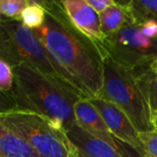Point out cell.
Returning <instances> with one entry per match:
<instances>
[{
	"instance_id": "cell-3",
	"label": "cell",
	"mask_w": 157,
	"mask_h": 157,
	"mask_svg": "<svg viewBox=\"0 0 157 157\" xmlns=\"http://www.w3.org/2000/svg\"><path fill=\"white\" fill-rule=\"evenodd\" d=\"M0 124L25 139L40 157H79L66 131L41 115L12 109L0 113Z\"/></svg>"
},
{
	"instance_id": "cell-8",
	"label": "cell",
	"mask_w": 157,
	"mask_h": 157,
	"mask_svg": "<svg viewBox=\"0 0 157 157\" xmlns=\"http://www.w3.org/2000/svg\"><path fill=\"white\" fill-rule=\"evenodd\" d=\"M66 134L79 154L85 157H144L132 146H116L92 135L76 123L66 131Z\"/></svg>"
},
{
	"instance_id": "cell-16",
	"label": "cell",
	"mask_w": 157,
	"mask_h": 157,
	"mask_svg": "<svg viewBox=\"0 0 157 157\" xmlns=\"http://www.w3.org/2000/svg\"><path fill=\"white\" fill-rule=\"evenodd\" d=\"M29 3L30 0H0L1 17L6 19L20 21L21 15Z\"/></svg>"
},
{
	"instance_id": "cell-5",
	"label": "cell",
	"mask_w": 157,
	"mask_h": 157,
	"mask_svg": "<svg viewBox=\"0 0 157 157\" xmlns=\"http://www.w3.org/2000/svg\"><path fill=\"white\" fill-rule=\"evenodd\" d=\"M0 59L6 61L12 68L23 63L28 64L60 82L70 85L52 63L35 33L21 21L1 17Z\"/></svg>"
},
{
	"instance_id": "cell-13",
	"label": "cell",
	"mask_w": 157,
	"mask_h": 157,
	"mask_svg": "<svg viewBox=\"0 0 157 157\" xmlns=\"http://www.w3.org/2000/svg\"><path fill=\"white\" fill-rule=\"evenodd\" d=\"M127 9L132 23L140 25L147 20L157 23V0L121 1Z\"/></svg>"
},
{
	"instance_id": "cell-18",
	"label": "cell",
	"mask_w": 157,
	"mask_h": 157,
	"mask_svg": "<svg viewBox=\"0 0 157 157\" xmlns=\"http://www.w3.org/2000/svg\"><path fill=\"white\" fill-rule=\"evenodd\" d=\"M14 83L13 68L4 60L0 59V90L10 92Z\"/></svg>"
},
{
	"instance_id": "cell-7",
	"label": "cell",
	"mask_w": 157,
	"mask_h": 157,
	"mask_svg": "<svg viewBox=\"0 0 157 157\" xmlns=\"http://www.w3.org/2000/svg\"><path fill=\"white\" fill-rule=\"evenodd\" d=\"M89 101L101 115L108 128L117 139L136 149L143 155H144L139 132L121 109L113 103L100 98H91Z\"/></svg>"
},
{
	"instance_id": "cell-21",
	"label": "cell",
	"mask_w": 157,
	"mask_h": 157,
	"mask_svg": "<svg viewBox=\"0 0 157 157\" xmlns=\"http://www.w3.org/2000/svg\"><path fill=\"white\" fill-rule=\"evenodd\" d=\"M152 123H153L154 130L157 132V111L152 114Z\"/></svg>"
},
{
	"instance_id": "cell-4",
	"label": "cell",
	"mask_w": 157,
	"mask_h": 157,
	"mask_svg": "<svg viewBox=\"0 0 157 157\" xmlns=\"http://www.w3.org/2000/svg\"><path fill=\"white\" fill-rule=\"evenodd\" d=\"M98 98L121 109L139 133L155 131L150 107L133 71L120 65L108 54L104 59V81Z\"/></svg>"
},
{
	"instance_id": "cell-1",
	"label": "cell",
	"mask_w": 157,
	"mask_h": 157,
	"mask_svg": "<svg viewBox=\"0 0 157 157\" xmlns=\"http://www.w3.org/2000/svg\"><path fill=\"white\" fill-rule=\"evenodd\" d=\"M40 3L45 9V22L32 31L59 72L82 98H98L103 86L107 52L72 23L61 1Z\"/></svg>"
},
{
	"instance_id": "cell-22",
	"label": "cell",
	"mask_w": 157,
	"mask_h": 157,
	"mask_svg": "<svg viewBox=\"0 0 157 157\" xmlns=\"http://www.w3.org/2000/svg\"><path fill=\"white\" fill-rule=\"evenodd\" d=\"M153 72H155V74H157V58L151 63L150 67H149Z\"/></svg>"
},
{
	"instance_id": "cell-10",
	"label": "cell",
	"mask_w": 157,
	"mask_h": 157,
	"mask_svg": "<svg viewBox=\"0 0 157 157\" xmlns=\"http://www.w3.org/2000/svg\"><path fill=\"white\" fill-rule=\"evenodd\" d=\"M75 123L92 135L119 147L128 144L117 139L109 131L101 115L87 98H80L74 108Z\"/></svg>"
},
{
	"instance_id": "cell-6",
	"label": "cell",
	"mask_w": 157,
	"mask_h": 157,
	"mask_svg": "<svg viewBox=\"0 0 157 157\" xmlns=\"http://www.w3.org/2000/svg\"><path fill=\"white\" fill-rule=\"evenodd\" d=\"M101 45L114 62L133 72L150 67L157 58V36L145 35L141 26L132 21L106 37Z\"/></svg>"
},
{
	"instance_id": "cell-23",
	"label": "cell",
	"mask_w": 157,
	"mask_h": 157,
	"mask_svg": "<svg viewBox=\"0 0 157 157\" xmlns=\"http://www.w3.org/2000/svg\"><path fill=\"white\" fill-rule=\"evenodd\" d=\"M78 153H79V152H78ZM79 157H85V156H84V155H82L81 154H79Z\"/></svg>"
},
{
	"instance_id": "cell-9",
	"label": "cell",
	"mask_w": 157,
	"mask_h": 157,
	"mask_svg": "<svg viewBox=\"0 0 157 157\" xmlns=\"http://www.w3.org/2000/svg\"><path fill=\"white\" fill-rule=\"evenodd\" d=\"M72 23L86 37L101 45L105 36L100 28L98 14L86 0L61 1Z\"/></svg>"
},
{
	"instance_id": "cell-2",
	"label": "cell",
	"mask_w": 157,
	"mask_h": 157,
	"mask_svg": "<svg viewBox=\"0 0 157 157\" xmlns=\"http://www.w3.org/2000/svg\"><path fill=\"white\" fill-rule=\"evenodd\" d=\"M10 94L16 109L41 115L67 131L75 124L74 108L82 96L70 85L20 64L13 68Z\"/></svg>"
},
{
	"instance_id": "cell-19",
	"label": "cell",
	"mask_w": 157,
	"mask_h": 157,
	"mask_svg": "<svg viewBox=\"0 0 157 157\" xmlns=\"http://www.w3.org/2000/svg\"><path fill=\"white\" fill-rule=\"evenodd\" d=\"M86 2L98 15L117 3L115 0H86Z\"/></svg>"
},
{
	"instance_id": "cell-14",
	"label": "cell",
	"mask_w": 157,
	"mask_h": 157,
	"mask_svg": "<svg viewBox=\"0 0 157 157\" xmlns=\"http://www.w3.org/2000/svg\"><path fill=\"white\" fill-rule=\"evenodd\" d=\"M148 102L152 114L157 111V74L149 67L133 72Z\"/></svg>"
},
{
	"instance_id": "cell-12",
	"label": "cell",
	"mask_w": 157,
	"mask_h": 157,
	"mask_svg": "<svg viewBox=\"0 0 157 157\" xmlns=\"http://www.w3.org/2000/svg\"><path fill=\"white\" fill-rule=\"evenodd\" d=\"M98 17L100 28L105 38L115 34L127 23L132 21L127 9L121 1H117L116 5L106 9Z\"/></svg>"
},
{
	"instance_id": "cell-11",
	"label": "cell",
	"mask_w": 157,
	"mask_h": 157,
	"mask_svg": "<svg viewBox=\"0 0 157 157\" xmlns=\"http://www.w3.org/2000/svg\"><path fill=\"white\" fill-rule=\"evenodd\" d=\"M0 157H40L22 137L0 124Z\"/></svg>"
},
{
	"instance_id": "cell-20",
	"label": "cell",
	"mask_w": 157,
	"mask_h": 157,
	"mask_svg": "<svg viewBox=\"0 0 157 157\" xmlns=\"http://www.w3.org/2000/svg\"><path fill=\"white\" fill-rule=\"evenodd\" d=\"M143 32L149 37L157 36V23L152 20H147L143 24H140Z\"/></svg>"
},
{
	"instance_id": "cell-15",
	"label": "cell",
	"mask_w": 157,
	"mask_h": 157,
	"mask_svg": "<svg viewBox=\"0 0 157 157\" xmlns=\"http://www.w3.org/2000/svg\"><path fill=\"white\" fill-rule=\"evenodd\" d=\"M45 9L40 1L30 0L29 5L25 8L21 15V22L29 29L35 30L42 27L45 22Z\"/></svg>"
},
{
	"instance_id": "cell-17",
	"label": "cell",
	"mask_w": 157,
	"mask_h": 157,
	"mask_svg": "<svg viewBox=\"0 0 157 157\" xmlns=\"http://www.w3.org/2000/svg\"><path fill=\"white\" fill-rule=\"evenodd\" d=\"M140 140L144 145V157H157V132L152 131L139 133Z\"/></svg>"
}]
</instances>
